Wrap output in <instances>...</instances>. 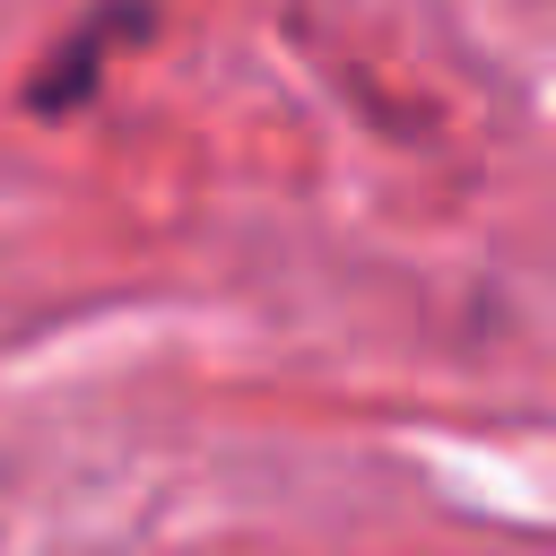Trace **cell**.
I'll use <instances>...</instances> for the list:
<instances>
[{
  "mask_svg": "<svg viewBox=\"0 0 556 556\" xmlns=\"http://www.w3.org/2000/svg\"><path fill=\"white\" fill-rule=\"evenodd\" d=\"M148 17H156L148 0H96V9L43 52V70L26 78V104H35V113H78V104L104 87V61L148 35Z\"/></svg>",
  "mask_w": 556,
  "mask_h": 556,
  "instance_id": "cell-1",
  "label": "cell"
}]
</instances>
